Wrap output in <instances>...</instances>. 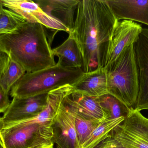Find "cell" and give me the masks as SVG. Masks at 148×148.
Returning a JSON list of instances; mask_svg holds the SVG:
<instances>
[{"instance_id": "obj_17", "label": "cell", "mask_w": 148, "mask_h": 148, "mask_svg": "<svg viewBox=\"0 0 148 148\" xmlns=\"http://www.w3.org/2000/svg\"><path fill=\"white\" fill-rule=\"evenodd\" d=\"M22 67L8 56L0 75V86L8 94L16 83L26 74Z\"/></svg>"}, {"instance_id": "obj_5", "label": "cell", "mask_w": 148, "mask_h": 148, "mask_svg": "<svg viewBox=\"0 0 148 148\" xmlns=\"http://www.w3.org/2000/svg\"><path fill=\"white\" fill-rule=\"evenodd\" d=\"M53 135L51 124L3 128L1 134L4 148H53Z\"/></svg>"}, {"instance_id": "obj_28", "label": "cell", "mask_w": 148, "mask_h": 148, "mask_svg": "<svg viewBox=\"0 0 148 148\" xmlns=\"http://www.w3.org/2000/svg\"></svg>"}, {"instance_id": "obj_8", "label": "cell", "mask_w": 148, "mask_h": 148, "mask_svg": "<svg viewBox=\"0 0 148 148\" xmlns=\"http://www.w3.org/2000/svg\"><path fill=\"white\" fill-rule=\"evenodd\" d=\"M143 29L140 25L130 20L117 22L108 44L104 68L114 61L125 48L134 44Z\"/></svg>"}, {"instance_id": "obj_10", "label": "cell", "mask_w": 148, "mask_h": 148, "mask_svg": "<svg viewBox=\"0 0 148 148\" xmlns=\"http://www.w3.org/2000/svg\"><path fill=\"white\" fill-rule=\"evenodd\" d=\"M53 141L57 148H78L75 116L63 102L52 123Z\"/></svg>"}, {"instance_id": "obj_6", "label": "cell", "mask_w": 148, "mask_h": 148, "mask_svg": "<svg viewBox=\"0 0 148 148\" xmlns=\"http://www.w3.org/2000/svg\"><path fill=\"white\" fill-rule=\"evenodd\" d=\"M110 135L125 148H148V119L140 111L131 109Z\"/></svg>"}, {"instance_id": "obj_16", "label": "cell", "mask_w": 148, "mask_h": 148, "mask_svg": "<svg viewBox=\"0 0 148 148\" xmlns=\"http://www.w3.org/2000/svg\"><path fill=\"white\" fill-rule=\"evenodd\" d=\"M53 50V54L59 58L58 63L63 67L82 69L83 61L79 48L71 34L67 39Z\"/></svg>"}, {"instance_id": "obj_4", "label": "cell", "mask_w": 148, "mask_h": 148, "mask_svg": "<svg viewBox=\"0 0 148 148\" xmlns=\"http://www.w3.org/2000/svg\"><path fill=\"white\" fill-rule=\"evenodd\" d=\"M84 72L81 68L54 66L31 73H26L10 90L11 97L22 98L47 94L67 84L73 85Z\"/></svg>"}, {"instance_id": "obj_2", "label": "cell", "mask_w": 148, "mask_h": 148, "mask_svg": "<svg viewBox=\"0 0 148 148\" xmlns=\"http://www.w3.org/2000/svg\"><path fill=\"white\" fill-rule=\"evenodd\" d=\"M52 50L40 23L25 22L14 32L0 35V52L18 63L26 73L54 66Z\"/></svg>"}, {"instance_id": "obj_24", "label": "cell", "mask_w": 148, "mask_h": 148, "mask_svg": "<svg viewBox=\"0 0 148 148\" xmlns=\"http://www.w3.org/2000/svg\"><path fill=\"white\" fill-rule=\"evenodd\" d=\"M8 56L6 54L0 52V75L5 66Z\"/></svg>"}, {"instance_id": "obj_11", "label": "cell", "mask_w": 148, "mask_h": 148, "mask_svg": "<svg viewBox=\"0 0 148 148\" xmlns=\"http://www.w3.org/2000/svg\"><path fill=\"white\" fill-rule=\"evenodd\" d=\"M47 94L26 98L13 97L8 108L2 117L4 126L39 114L46 108Z\"/></svg>"}, {"instance_id": "obj_19", "label": "cell", "mask_w": 148, "mask_h": 148, "mask_svg": "<svg viewBox=\"0 0 148 148\" xmlns=\"http://www.w3.org/2000/svg\"><path fill=\"white\" fill-rule=\"evenodd\" d=\"M98 100L108 120L125 118L131 110L117 98L109 94L98 97Z\"/></svg>"}, {"instance_id": "obj_9", "label": "cell", "mask_w": 148, "mask_h": 148, "mask_svg": "<svg viewBox=\"0 0 148 148\" xmlns=\"http://www.w3.org/2000/svg\"><path fill=\"white\" fill-rule=\"evenodd\" d=\"M138 70L139 90L135 109L148 110V29L143 28L134 44Z\"/></svg>"}, {"instance_id": "obj_13", "label": "cell", "mask_w": 148, "mask_h": 148, "mask_svg": "<svg viewBox=\"0 0 148 148\" xmlns=\"http://www.w3.org/2000/svg\"><path fill=\"white\" fill-rule=\"evenodd\" d=\"M117 21L130 20L148 25V0H105Z\"/></svg>"}, {"instance_id": "obj_1", "label": "cell", "mask_w": 148, "mask_h": 148, "mask_svg": "<svg viewBox=\"0 0 148 148\" xmlns=\"http://www.w3.org/2000/svg\"><path fill=\"white\" fill-rule=\"evenodd\" d=\"M118 21L105 0H83L71 34L79 48L84 73L104 67L109 42Z\"/></svg>"}, {"instance_id": "obj_26", "label": "cell", "mask_w": 148, "mask_h": 148, "mask_svg": "<svg viewBox=\"0 0 148 148\" xmlns=\"http://www.w3.org/2000/svg\"><path fill=\"white\" fill-rule=\"evenodd\" d=\"M0 148H4L3 144L1 142H0Z\"/></svg>"}, {"instance_id": "obj_25", "label": "cell", "mask_w": 148, "mask_h": 148, "mask_svg": "<svg viewBox=\"0 0 148 148\" xmlns=\"http://www.w3.org/2000/svg\"><path fill=\"white\" fill-rule=\"evenodd\" d=\"M3 127H4V123L3 120L2 118L0 116V142H2V141L1 138V130H2Z\"/></svg>"}, {"instance_id": "obj_22", "label": "cell", "mask_w": 148, "mask_h": 148, "mask_svg": "<svg viewBox=\"0 0 148 148\" xmlns=\"http://www.w3.org/2000/svg\"><path fill=\"white\" fill-rule=\"evenodd\" d=\"M94 148H126L119 141L110 136Z\"/></svg>"}, {"instance_id": "obj_20", "label": "cell", "mask_w": 148, "mask_h": 148, "mask_svg": "<svg viewBox=\"0 0 148 148\" xmlns=\"http://www.w3.org/2000/svg\"><path fill=\"white\" fill-rule=\"evenodd\" d=\"M26 22L18 14L3 6L0 8V35L10 34Z\"/></svg>"}, {"instance_id": "obj_21", "label": "cell", "mask_w": 148, "mask_h": 148, "mask_svg": "<svg viewBox=\"0 0 148 148\" xmlns=\"http://www.w3.org/2000/svg\"><path fill=\"white\" fill-rule=\"evenodd\" d=\"M72 111L75 116V126L79 148L87 137L102 122L84 119L72 110Z\"/></svg>"}, {"instance_id": "obj_18", "label": "cell", "mask_w": 148, "mask_h": 148, "mask_svg": "<svg viewBox=\"0 0 148 148\" xmlns=\"http://www.w3.org/2000/svg\"><path fill=\"white\" fill-rule=\"evenodd\" d=\"M125 118L107 120L101 123L87 137L79 148H94L109 137L110 133L116 127L123 121Z\"/></svg>"}, {"instance_id": "obj_14", "label": "cell", "mask_w": 148, "mask_h": 148, "mask_svg": "<svg viewBox=\"0 0 148 148\" xmlns=\"http://www.w3.org/2000/svg\"><path fill=\"white\" fill-rule=\"evenodd\" d=\"M80 0L34 1L44 12L61 23L72 33L74 30V14Z\"/></svg>"}, {"instance_id": "obj_27", "label": "cell", "mask_w": 148, "mask_h": 148, "mask_svg": "<svg viewBox=\"0 0 148 148\" xmlns=\"http://www.w3.org/2000/svg\"><path fill=\"white\" fill-rule=\"evenodd\" d=\"M2 6V5L1 3V1H0V8H1Z\"/></svg>"}, {"instance_id": "obj_23", "label": "cell", "mask_w": 148, "mask_h": 148, "mask_svg": "<svg viewBox=\"0 0 148 148\" xmlns=\"http://www.w3.org/2000/svg\"><path fill=\"white\" fill-rule=\"evenodd\" d=\"M8 94L0 86V114L5 113L10 105Z\"/></svg>"}, {"instance_id": "obj_12", "label": "cell", "mask_w": 148, "mask_h": 148, "mask_svg": "<svg viewBox=\"0 0 148 148\" xmlns=\"http://www.w3.org/2000/svg\"><path fill=\"white\" fill-rule=\"evenodd\" d=\"M63 103L72 111L84 119L101 122L108 119L98 98L85 95L73 89L64 99Z\"/></svg>"}, {"instance_id": "obj_7", "label": "cell", "mask_w": 148, "mask_h": 148, "mask_svg": "<svg viewBox=\"0 0 148 148\" xmlns=\"http://www.w3.org/2000/svg\"><path fill=\"white\" fill-rule=\"evenodd\" d=\"M4 8L22 17L26 22L39 23L47 28L57 31H70L61 23L46 14L34 1L29 0H0Z\"/></svg>"}, {"instance_id": "obj_3", "label": "cell", "mask_w": 148, "mask_h": 148, "mask_svg": "<svg viewBox=\"0 0 148 148\" xmlns=\"http://www.w3.org/2000/svg\"><path fill=\"white\" fill-rule=\"evenodd\" d=\"M105 68L108 94L130 109H135L138 97L139 79L134 44L125 48L118 57Z\"/></svg>"}, {"instance_id": "obj_15", "label": "cell", "mask_w": 148, "mask_h": 148, "mask_svg": "<svg viewBox=\"0 0 148 148\" xmlns=\"http://www.w3.org/2000/svg\"><path fill=\"white\" fill-rule=\"evenodd\" d=\"M74 90L90 97L98 98L108 94L107 72L104 67L97 68L83 75L72 85Z\"/></svg>"}]
</instances>
